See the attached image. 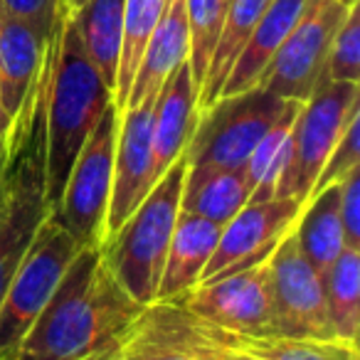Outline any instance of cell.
I'll use <instances>...</instances> for the list:
<instances>
[{"label": "cell", "instance_id": "obj_12", "mask_svg": "<svg viewBox=\"0 0 360 360\" xmlns=\"http://www.w3.org/2000/svg\"><path fill=\"white\" fill-rule=\"evenodd\" d=\"M301 207L304 202L296 198L247 202L227 225H222L220 240L207 266L202 269L200 281L217 279V276L269 259L274 247L294 230Z\"/></svg>", "mask_w": 360, "mask_h": 360}, {"label": "cell", "instance_id": "obj_8", "mask_svg": "<svg viewBox=\"0 0 360 360\" xmlns=\"http://www.w3.org/2000/svg\"><path fill=\"white\" fill-rule=\"evenodd\" d=\"M360 111V89L350 82H323L301 104L291 131V160L279 180L276 198L306 202L326 158L343 136L350 116Z\"/></svg>", "mask_w": 360, "mask_h": 360}, {"label": "cell", "instance_id": "obj_3", "mask_svg": "<svg viewBox=\"0 0 360 360\" xmlns=\"http://www.w3.org/2000/svg\"><path fill=\"white\" fill-rule=\"evenodd\" d=\"M50 47L45 50L40 79L27 99L22 116L11 131L8 193L0 207V301L20 266L40 222L45 220V89Z\"/></svg>", "mask_w": 360, "mask_h": 360}, {"label": "cell", "instance_id": "obj_15", "mask_svg": "<svg viewBox=\"0 0 360 360\" xmlns=\"http://www.w3.org/2000/svg\"><path fill=\"white\" fill-rule=\"evenodd\" d=\"M47 40L13 15L0 22V109L8 126L20 121L22 109L40 79Z\"/></svg>", "mask_w": 360, "mask_h": 360}, {"label": "cell", "instance_id": "obj_7", "mask_svg": "<svg viewBox=\"0 0 360 360\" xmlns=\"http://www.w3.org/2000/svg\"><path fill=\"white\" fill-rule=\"evenodd\" d=\"M116 126H119V111L111 104L106 106L94 131L82 146L67 175L60 205L52 210L57 222L82 250L104 245L111 175H114Z\"/></svg>", "mask_w": 360, "mask_h": 360}, {"label": "cell", "instance_id": "obj_18", "mask_svg": "<svg viewBox=\"0 0 360 360\" xmlns=\"http://www.w3.org/2000/svg\"><path fill=\"white\" fill-rule=\"evenodd\" d=\"M220 232L222 225L207 220V217L183 210L178 212L155 301L178 299L180 294H186L200 281L202 269L207 266L217 240H220Z\"/></svg>", "mask_w": 360, "mask_h": 360}, {"label": "cell", "instance_id": "obj_40", "mask_svg": "<svg viewBox=\"0 0 360 360\" xmlns=\"http://www.w3.org/2000/svg\"><path fill=\"white\" fill-rule=\"evenodd\" d=\"M3 18H6V11H3V6H0V22H3Z\"/></svg>", "mask_w": 360, "mask_h": 360}, {"label": "cell", "instance_id": "obj_10", "mask_svg": "<svg viewBox=\"0 0 360 360\" xmlns=\"http://www.w3.org/2000/svg\"><path fill=\"white\" fill-rule=\"evenodd\" d=\"M170 301H178L183 309L191 311L200 321L230 330V333H276L274 309H271L269 259L217 276V279L200 281Z\"/></svg>", "mask_w": 360, "mask_h": 360}, {"label": "cell", "instance_id": "obj_14", "mask_svg": "<svg viewBox=\"0 0 360 360\" xmlns=\"http://www.w3.org/2000/svg\"><path fill=\"white\" fill-rule=\"evenodd\" d=\"M198 89L191 65L180 62L163 82L153 104V175L155 180L188 150L198 126Z\"/></svg>", "mask_w": 360, "mask_h": 360}, {"label": "cell", "instance_id": "obj_35", "mask_svg": "<svg viewBox=\"0 0 360 360\" xmlns=\"http://www.w3.org/2000/svg\"><path fill=\"white\" fill-rule=\"evenodd\" d=\"M119 345H121V343H119ZM119 345H114V348L104 350V353H99V355H91V358H86V360H121Z\"/></svg>", "mask_w": 360, "mask_h": 360}, {"label": "cell", "instance_id": "obj_6", "mask_svg": "<svg viewBox=\"0 0 360 360\" xmlns=\"http://www.w3.org/2000/svg\"><path fill=\"white\" fill-rule=\"evenodd\" d=\"M286 106L289 101L262 86L220 96L198 116L195 134L186 150L188 165L245 168L255 146L279 121Z\"/></svg>", "mask_w": 360, "mask_h": 360}, {"label": "cell", "instance_id": "obj_39", "mask_svg": "<svg viewBox=\"0 0 360 360\" xmlns=\"http://www.w3.org/2000/svg\"><path fill=\"white\" fill-rule=\"evenodd\" d=\"M338 3H343V6H353V3H358V0H338Z\"/></svg>", "mask_w": 360, "mask_h": 360}, {"label": "cell", "instance_id": "obj_37", "mask_svg": "<svg viewBox=\"0 0 360 360\" xmlns=\"http://www.w3.org/2000/svg\"><path fill=\"white\" fill-rule=\"evenodd\" d=\"M0 139H8V141H11V126H8L6 116H3V109H0Z\"/></svg>", "mask_w": 360, "mask_h": 360}, {"label": "cell", "instance_id": "obj_23", "mask_svg": "<svg viewBox=\"0 0 360 360\" xmlns=\"http://www.w3.org/2000/svg\"><path fill=\"white\" fill-rule=\"evenodd\" d=\"M269 3L271 0H230L210 67H207L205 82H202L200 94H198V111L207 109V106L220 99L222 84H225L237 55L242 52L245 42L250 40L252 30L257 27L259 18L264 15Z\"/></svg>", "mask_w": 360, "mask_h": 360}, {"label": "cell", "instance_id": "obj_11", "mask_svg": "<svg viewBox=\"0 0 360 360\" xmlns=\"http://www.w3.org/2000/svg\"><path fill=\"white\" fill-rule=\"evenodd\" d=\"M269 274L276 333L296 338H335L328 321L323 276L301 255L291 232L269 255Z\"/></svg>", "mask_w": 360, "mask_h": 360}, {"label": "cell", "instance_id": "obj_33", "mask_svg": "<svg viewBox=\"0 0 360 360\" xmlns=\"http://www.w3.org/2000/svg\"><path fill=\"white\" fill-rule=\"evenodd\" d=\"M191 335H193V345H195V350L200 353L202 360H264L259 355H252L247 350H240L235 345L220 340L210 323H205V321H200L193 314H191Z\"/></svg>", "mask_w": 360, "mask_h": 360}, {"label": "cell", "instance_id": "obj_21", "mask_svg": "<svg viewBox=\"0 0 360 360\" xmlns=\"http://www.w3.org/2000/svg\"><path fill=\"white\" fill-rule=\"evenodd\" d=\"M86 60L114 94L124 35V0H86L70 13Z\"/></svg>", "mask_w": 360, "mask_h": 360}, {"label": "cell", "instance_id": "obj_31", "mask_svg": "<svg viewBox=\"0 0 360 360\" xmlns=\"http://www.w3.org/2000/svg\"><path fill=\"white\" fill-rule=\"evenodd\" d=\"M6 15H13L30 25L37 35L50 40L52 27H55L57 13H60V0H0Z\"/></svg>", "mask_w": 360, "mask_h": 360}, {"label": "cell", "instance_id": "obj_25", "mask_svg": "<svg viewBox=\"0 0 360 360\" xmlns=\"http://www.w3.org/2000/svg\"><path fill=\"white\" fill-rule=\"evenodd\" d=\"M212 326V323H210ZM215 335L225 343L259 355L264 360H360L358 343L340 338H296V335H242L212 326Z\"/></svg>", "mask_w": 360, "mask_h": 360}, {"label": "cell", "instance_id": "obj_19", "mask_svg": "<svg viewBox=\"0 0 360 360\" xmlns=\"http://www.w3.org/2000/svg\"><path fill=\"white\" fill-rule=\"evenodd\" d=\"M309 0H271L266 6L264 15L259 18L257 27L252 30L250 40L245 42L242 52L237 55L225 84H222L220 96L242 94L247 89H255L259 84L262 75L269 67L271 57L281 47L299 18L304 15Z\"/></svg>", "mask_w": 360, "mask_h": 360}, {"label": "cell", "instance_id": "obj_29", "mask_svg": "<svg viewBox=\"0 0 360 360\" xmlns=\"http://www.w3.org/2000/svg\"><path fill=\"white\" fill-rule=\"evenodd\" d=\"M323 82H360V0L348 6L343 22L330 40L321 84Z\"/></svg>", "mask_w": 360, "mask_h": 360}, {"label": "cell", "instance_id": "obj_2", "mask_svg": "<svg viewBox=\"0 0 360 360\" xmlns=\"http://www.w3.org/2000/svg\"><path fill=\"white\" fill-rule=\"evenodd\" d=\"M47 47L50 70L45 89V202L52 212L60 205L75 158L106 106L114 104V94L86 60L70 11L62 3Z\"/></svg>", "mask_w": 360, "mask_h": 360}, {"label": "cell", "instance_id": "obj_27", "mask_svg": "<svg viewBox=\"0 0 360 360\" xmlns=\"http://www.w3.org/2000/svg\"><path fill=\"white\" fill-rule=\"evenodd\" d=\"M168 6L170 0H124V35H121L119 70H116L114 86V109L119 114L126 109L131 82L146 50V42L163 13L168 11Z\"/></svg>", "mask_w": 360, "mask_h": 360}, {"label": "cell", "instance_id": "obj_1", "mask_svg": "<svg viewBox=\"0 0 360 360\" xmlns=\"http://www.w3.org/2000/svg\"><path fill=\"white\" fill-rule=\"evenodd\" d=\"M146 306L114 279L101 247L79 250L13 360H86L124 340Z\"/></svg>", "mask_w": 360, "mask_h": 360}, {"label": "cell", "instance_id": "obj_24", "mask_svg": "<svg viewBox=\"0 0 360 360\" xmlns=\"http://www.w3.org/2000/svg\"><path fill=\"white\" fill-rule=\"evenodd\" d=\"M299 109V101H289V106L279 116V121L266 131L264 139L255 146L252 155L247 158L245 178L247 186H250V200L247 202H264L276 198L279 180L284 178L291 160V148H294L291 131H294Z\"/></svg>", "mask_w": 360, "mask_h": 360}, {"label": "cell", "instance_id": "obj_26", "mask_svg": "<svg viewBox=\"0 0 360 360\" xmlns=\"http://www.w3.org/2000/svg\"><path fill=\"white\" fill-rule=\"evenodd\" d=\"M326 306L333 335L348 343H358L360 330V252L343 247L333 264L323 274Z\"/></svg>", "mask_w": 360, "mask_h": 360}, {"label": "cell", "instance_id": "obj_28", "mask_svg": "<svg viewBox=\"0 0 360 360\" xmlns=\"http://www.w3.org/2000/svg\"><path fill=\"white\" fill-rule=\"evenodd\" d=\"M186 13L188 35H191L188 65H191L193 84H195L198 94H200L212 52H215L217 45V37H220L222 22H225L227 6L222 0H186Z\"/></svg>", "mask_w": 360, "mask_h": 360}, {"label": "cell", "instance_id": "obj_17", "mask_svg": "<svg viewBox=\"0 0 360 360\" xmlns=\"http://www.w3.org/2000/svg\"><path fill=\"white\" fill-rule=\"evenodd\" d=\"M188 52H191V35H188L186 0H170L168 11L163 13V18L146 42V50L136 67L134 82H131L126 109H134L146 101H155L170 72L180 62H188Z\"/></svg>", "mask_w": 360, "mask_h": 360}, {"label": "cell", "instance_id": "obj_20", "mask_svg": "<svg viewBox=\"0 0 360 360\" xmlns=\"http://www.w3.org/2000/svg\"><path fill=\"white\" fill-rule=\"evenodd\" d=\"M250 200L245 168L217 165H188L180 210L227 225Z\"/></svg>", "mask_w": 360, "mask_h": 360}, {"label": "cell", "instance_id": "obj_22", "mask_svg": "<svg viewBox=\"0 0 360 360\" xmlns=\"http://www.w3.org/2000/svg\"><path fill=\"white\" fill-rule=\"evenodd\" d=\"M338 195L340 183L328 186L316 193V195H311L304 202L299 220H296L294 230H291L301 255L309 259V264L321 276L333 264L335 257L343 252V247H348L345 245L343 225H340Z\"/></svg>", "mask_w": 360, "mask_h": 360}, {"label": "cell", "instance_id": "obj_13", "mask_svg": "<svg viewBox=\"0 0 360 360\" xmlns=\"http://www.w3.org/2000/svg\"><path fill=\"white\" fill-rule=\"evenodd\" d=\"M153 104L146 101L119 114L114 146V175H111V198L106 210L104 242L129 220L141 205L150 188L153 175Z\"/></svg>", "mask_w": 360, "mask_h": 360}, {"label": "cell", "instance_id": "obj_32", "mask_svg": "<svg viewBox=\"0 0 360 360\" xmlns=\"http://www.w3.org/2000/svg\"><path fill=\"white\" fill-rule=\"evenodd\" d=\"M338 212L340 225H343L345 245L360 250V165L340 180Z\"/></svg>", "mask_w": 360, "mask_h": 360}, {"label": "cell", "instance_id": "obj_30", "mask_svg": "<svg viewBox=\"0 0 360 360\" xmlns=\"http://www.w3.org/2000/svg\"><path fill=\"white\" fill-rule=\"evenodd\" d=\"M358 165H360V111H355V114L350 116L348 126H345L343 136H340L338 143L330 150V155L326 158L314 188H311L309 198L316 195L319 191H323V188L340 183V180L353 168H358ZM309 198H306V200H309Z\"/></svg>", "mask_w": 360, "mask_h": 360}, {"label": "cell", "instance_id": "obj_16", "mask_svg": "<svg viewBox=\"0 0 360 360\" xmlns=\"http://www.w3.org/2000/svg\"><path fill=\"white\" fill-rule=\"evenodd\" d=\"M121 360H202L193 345L191 314L178 301H153L119 345Z\"/></svg>", "mask_w": 360, "mask_h": 360}, {"label": "cell", "instance_id": "obj_38", "mask_svg": "<svg viewBox=\"0 0 360 360\" xmlns=\"http://www.w3.org/2000/svg\"><path fill=\"white\" fill-rule=\"evenodd\" d=\"M60 3H62V6H65L67 8V11H77V8H82V6H84V3H86V0H60Z\"/></svg>", "mask_w": 360, "mask_h": 360}, {"label": "cell", "instance_id": "obj_4", "mask_svg": "<svg viewBox=\"0 0 360 360\" xmlns=\"http://www.w3.org/2000/svg\"><path fill=\"white\" fill-rule=\"evenodd\" d=\"M186 170L188 158L183 153L155 180V186L131 212L129 220L101 245V257L114 279L141 306L158 299L170 235L180 212Z\"/></svg>", "mask_w": 360, "mask_h": 360}, {"label": "cell", "instance_id": "obj_34", "mask_svg": "<svg viewBox=\"0 0 360 360\" xmlns=\"http://www.w3.org/2000/svg\"><path fill=\"white\" fill-rule=\"evenodd\" d=\"M8 160H11V141L0 139V175H3V170H6Z\"/></svg>", "mask_w": 360, "mask_h": 360}, {"label": "cell", "instance_id": "obj_9", "mask_svg": "<svg viewBox=\"0 0 360 360\" xmlns=\"http://www.w3.org/2000/svg\"><path fill=\"white\" fill-rule=\"evenodd\" d=\"M348 6L338 0H309L304 15L286 35L259 84L269 94L304 104L323 79L326 57Z\"/></svg>", "mask_w": 360, "mask_h": 360}, {"label": "cell", "instance_id": "obj_36", "mask_svg": "<svg viewBox=\"0 0 360 360\" xmlns=\"http://www.w3.org/2000/svg\"><path fill=\"white\" fill-rule=\"evenodd\" d=\"M6 193H8V165L3 170V175H0V207L6 202Z\"/></svg>", "mask_w": 360, "mask_h": 360}, {"label": "cell", "instance_id": "obj_5", "mask_svg": "<svg viewBox=\"0 0 360 360\" xmlns=\"http://www.w3.org/2000/svg\"><path fill=\"white\" fill-rule=\"evenodd\" d=\"M79 250L57 217L47 212L0 301V360H13L18 343L45 309Z\"/></svg>", "mask_w": 360, "mask_h": 360}]
</instances>
